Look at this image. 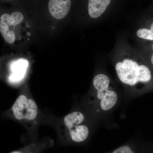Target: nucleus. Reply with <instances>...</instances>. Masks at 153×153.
<instances>
[{
    "label": "nucleus",
    "mask_w": 153,
    "mask_h": 153,
    "mask_svg": "<svg viewBox=\"0 0 153 153\" xmlns=\"http://www.w3.org/2000/svg\"><path fill=\"white\" fill-rule=\"evenodd\" d=\"M85 117L82 113L74 111L64 117V123L68 130L69 140L75 143H80L87 140L89 130L87 126L82 124Z\"/></svg>",
    "instance_id": "nucleus-3"
},
{
    "label": "nucleus",
    "mask_w": 153,
    "mask_h": 153,
    "mask_svg": "<svg viewBox=\"0 0 153 153\" xmlns=\"http://www.w3.org/2000/svg\"><path fill=\"white\" fill-rule=\"evenodd\" d=\"M152 53H151L150 60L151 64H152V66H153V43H152Z\"/></svg>",
    "instance_id": "nucleus-12"
},
{
    "label": "nucleus",
    "mask_w": 153,
    "mask_h": 153,
    "mask_svg": "<svg viewBox=\"0 0 153 153\" xmlns=\"http://www.w3.org/2000/svg\"><path fill=\"white\" fill-rule=\"evenodd\" d=\"M115 70L121 82L130 86H134L139 82L149 83L152 79L149 66L129 58L118 62Z\"/></svg>",
    "instance_id": "nucleus-1"
},
{
    "label": "nucleus",
    "mask_w": 153,
    "mask_h": 153,
    "mask_svg": "<svg viewBox=\"0 0 153 153\" xmlns=\"http://www.w3.org/2000/svg\"><path fill=\"white\" fill-rule=\"evenodd\" d=\"M110 153H136L133 148L129 145H124L116 149Z\"/></svg>",
    "instance_id": "nucleus-10"
},
{
    "label": "nucleus",
    "mask_w": 153,
    "mask_h": 153,
    "mask_svg": "<svg viewBox=\"0 0 153 153\" xmlns=\"http://www.w3.org/2000/svg\"><path fill=\"white\" fill-rule=\"evenodd\" d=\"M110 82L109 77L105 74H97L93 79L97 97L99 100L100 108L104 111L111 109L117 101V95L115 91L109 89Z\"/></svg>",
    "instance_id": "nucleus-2"
},
{
    "label": "nucleus",
    "mask_w": 153,
    "mask_h": 153,
    "mask_svg": "<svg viewBox=\"0 0 153 153\" xmlns=\"http://www.w3.org/2000/svg\"><path fill=\"white\" fill-rule=\"evenodd\" d=\"M10 153H37L35 152H30V151H27L25 150V149L23 151H14V152H11Z\"/></svg>",
    "instance_id": "nucleus-11"
},
{
    "label": "nucleus",
    "mask_w": 153,
    "mask_h": 153,
    "mask_svg": "<svg viewBox=\"0 0 153 153\" xmlns=\"http://www.w3.org/2000/svg\"><path fill=\"white\" fill-rule=\"evenodd\" d=\"M111 0H88V11L91 18L97 19L106 10Z\"/></svg>",
    "instance_id": "nucleus-8"
},
{
    "label": "nucleus",
    "mask_w": 153,
    "mask_h": 153,
    "mask_svg": "<svg viewBox=\"0 0 153 153\" xmlns=\"http://www.w3.org/2000/svg\"><path fill=\"white\" fill-rule=\"evenodd\" d=\"M24 15L20 12H14L11 14H3L0 18V32L6 42L12 44L16 40L14 32L15 27L24 20Z\"/></svg>",
    "instance_id": "nucleus-5"
},
{
    "label": "nucleus",
    "mask_w": 153,
    "mask_h": 153,
    "mask_svg": "<svg viewBox=\"0 0 153 153\" xmlns=\"http://www.w3.org/2000/svg\"><path fill=\"white\" fill-rule=\"evenodd\" d=\"M28 65L27 60L24 59L12 62L10 66L11 73L9 77V81L17 83L22 81L26 75Z\"/></svg>",
    "instance_id": "nucleus-7"
},
{
    "label": "nucleus",
    "mask_w": 153,
    "mask_h": 153,
    "mask_svg": "<svg viewBox=\"0 0 153 153\" xmlns=\"http://www.w3.org/2000/svg\"><path fill=\"white\" fill-rule=\"evenodd\" d=\"M138 37L149 41H153V22L144 28L139 29L137 31Z\"/></svg>",
    "instance_id": "nucleus-9"
},
{
    "label": "nucleus",
    "mask_w": 153,
    "mask_h": 153,
    "mask_svg": "<svg viewBox=\"0 0 153 153\" xmlns=\"http://www.w3.org/2000/svg\"><path fill=\"white\" fill-rule=\"evenodd\" d=\"M15 117L19 120L33 121L37 117L38 108L36 102L25 95L17 98L12 108Z\"/></svg>",
    "instance_id": "nucleus-4"
},
{
    "label": "nucleus",
    "mask_w": 153,
    "mask_h": 153,
    "mask_svg": "<svg viewBox=\"0 0 153 153\" xmlns=\"http://www.w3.org/2000/svg\"><path fill=\"white\" fill-rule=\"evenodd\" d=\"M71 0H49V13L53 18L60 20L68 15L71 8Z\"/></svg>",
    "instance_id": "nucleus-6"
}]
</instances>
